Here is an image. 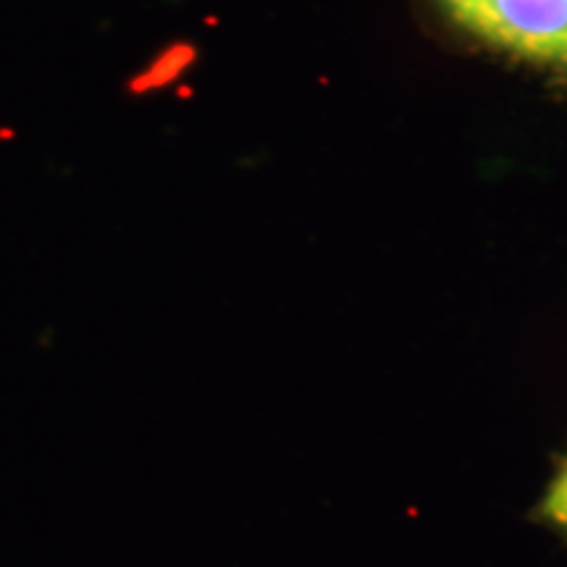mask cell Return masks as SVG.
I'll return each mask as SVG.
<instances>
[{"label":"cell","instance_id":"6da1fadb","mask_svg":"<svg viewBox=\"0 0 567 567\" xmlns=\"http://www.w3.org/2000/svg\"><path fill=\"white\" fill-rule=\"evenodd\" d=\"M467 45L567 97V0H431Z\"/></svg>","mask_w":567,"mask_h":567},{"label":"cell","instance_id":"7a4b0ae2","mask_svg":"<svg viewBox=\"0 0 567 567\" xmlns=\"http://www.w3.org/2000/svg\"><path fill=\"white\" fill-rule=\"evenodd\" d=\"M542 513H544V520H547L549 526H555L557 530H563V534L567 536V457H565L563 467H559L557 476L551 478L547 494H544Z\"/></svg>","mask_w":567,"mask_h":567}]
</instances>
